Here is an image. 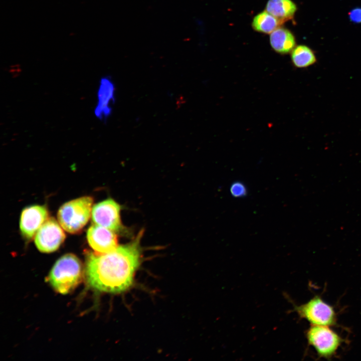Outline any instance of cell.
I'll list each match as a JSON object with an SVG mask.
<instances>
[{
	"label": "cell",
	"mask_w": 361,
	"mask_h": 361,
	"mask_svg": "<svg viewBox=\"0 0 361 361\" xmlns=\"http://www.w3.org/2000/svg\"><path fill=\"white\" fill-rule=\"evenodd\" d=\"M143 231L135 238L106 253H88L85 275L89 286L102 292L120 293L132 285L141 258Z\"/></svg>",
	"instance_id": "obj_1"
},
{
	"label": "cell",
	"mask_w": 361,
	"mask_h": 361,
	"mask_svg": "<svg viewBox=\"0 0 361 361\" xmlns=\"http://www.w3.org/2000/svg\"><path fill=\"white\" fill-rule=\"evenodd\" d=\"M82 269L80 260L75 255L66 254L55 263L48 276V281L58 293L66 294L79 284Z\"/></svg>",
	"instance_id": "obj_2"
},
{
	"label": "cell",
	"mask_w": 361,
	"mask_h": 361,
	"mask_svg": "<svg viewBox=\"0 0 361 361\" xmlns=\"http://www.w3.org/2000/svg\"><path fill=\"white\" fill-rule=\"evenodd\" d=\"M93 200L85 196L69 201L59 209L57 218L63 229L67 232H80L89 221L92 211Z\"/></svg>",
	"instance_id": "obj_3"
},
{
	"label": "cell",
	"mask_w": 361,
	"mask_h": 361,
	"mask_svg": "<svg viewBox=\"0 0 361 361\" xmlns=\"http://www.w3.org/2000/svg\"><path fill=\"white\" fill-rule=\"evenodd\" d=\"M306 337L317 355L320 358L330 359L334 356L344 342L330 326L311 325L306 332Z\"/></svg>",
	"instance_id": "obj_4"
},
{
	"label": "cell",
	"mask_w": 361,
	"mask_h": 361,
	"mask_svg": "<svg viewBox=\"0 0 361 361\" xmlns=\"http://www.w3.org/2000/svg\"><path fill=\"white\" fill-rule=\"evenodd\" d=\"M294 310L301 318L311 325L331 327L337 324V314L334 308L318 295L304 304L295 306Z\"/></svg>",
	"instance_id": "obj_5"
},
{
	"label": "cell",
	"mask_w": 361,
	"mask_h": 361,
	"mask_svg": "<svg viewBox=\"0 0 361 361\" xmlns=\"http://www.w3.org/2000/svg\"><path fill=\"white\" fill-rule=\"evenodd\" d=\"M121 207L112 199L99 202L93 207L92 220L95 225L110 229L114 232L123 230L120 219Z\"/></svg>",
	"instance_id": "obj_6"
},
{
	"label": "cell",
	"mask_w": 361,
	"mask_h": 361,
	"mask_svg": "<svg viewBox=\"0 0 361 361\" xmlns=\"http://www.w3.org/2000/svg\"><path fill=\"white\" fill-rule=\"evenodd\" d=\"M60 225L54 218H50L40 227L34 237L35 245L40 251L51 253L60 247L65 238Z\"/></svg>",
	"instance_id": "obj_7"
},
{
	"label": "cell",
	"mask_w": 361,
	"mask_h": 361,
	"mask_svg": "<svg viewBox=\"0 0 361 361\" xmlns=\"http://www.w3.org/2000/svg\"><path fill=\"white\" fill-rule=\"evenodd\" d=\"M48 211L44 206L33 205L23 210L20 222L21 234L25 239L30 240L47 221Z\"/></svg>",
	"instance_id": "obj_8"
},
{
	"label": "cell",
	"mask_w": 361,
	"mask_h": 361,
	"mask_svg": "<svg viewBox=\"0 0 361 361\" xmlns=\"http://www.w3.org/2000/svg\"><path fill=\"white\" fill-rule=\"evenodd\" d=\"M86 237L89 246L98 253L110 252L118 246L115 232L97 225L89 228Z\"/></svg>",
	"instance_id": "obj_9"
},
{
	"label": "cell",
	"mask_w": 361,
	"mask_h": 361,
	"mask_svg": "<svg viewBox=\"0 0 361 361\" xmlns=\"http://www.w3.org/2000/svg\"><path fill=\"white\" fill-rule=\"evenodd\" d=\"M115 87L109 76L102 78L98 90V102L94 110L96 116L106 121L112 112L111 104L115 101Z\"/></svg>",
	"instance_id": "obj_10"
},
{
	"label": "cell",
	"mask_w": 361,
	"mask_h": 361,
	"mask_svg": "<svg viewBox=\"0 0 361 361\" xmlns=\"http://www.w3.org/2000/svg\"><path fill=\"white\" fill-rule=\"evenodd\" d=\"M270 43L275 52L282 55L291 52L296 44L293 34L289 30L280 27L270 34Z\"/></svg>",
	"instance_id": "obj_11"
},
{
	"label": "cell",
	"mask_w": 361,
	"mask_h": 361,
	"mask_svg": "<svg viewBox=\"0 0 361 361\" xmlns=\"http://www.w3.org/2000/svg\"><path fill=\"white\" fill-rule=\"evenodd\" d=\"M266 11L284 23L291 20L297 11L296 4L292 0H268Z\"/></svg>",
	"instance_id": "obj_12"
},
{
	"label": "cell",
	"mask_w": 361,
	"mask_h": 361,
	"mask_svg": "<svg viewBox=\"0 0 361 361\" xmlns=\"http://www.w3.org/2000/svg\"><path fill=\"white\" fill-rule=\"evenodd\" d=\"M283 23L265 10L253 18L252 27L256 32L269 34Z\"/></svg>",
	"instance_id": "obj_13"
},
{
	"label": "cell",
	"mask_w": 361,
	"mask_h": 361,
	"mask_svg": "<svg viewBox=\"0 0 361 361\" xmlns=\"http://www.w3.org/2000/svg\"><path fill=\"white\" fill-rule=\"evenodd\" d=\"M290 57L293 65L297 68L308 67L317 61L314 51L304 45L296 46L291 52Z\"/></svg>",
	"instance_id": "obj_14"
},
{
	"label": "cell",
	"mask_w": 361,
	"mask_h": 361,
	"mask_svg": "<svg viewBox=\"0 0 361 361\" xmlns=\"http://www.w3.org/2000/svg\"><path fill=\"white\" fill-rule=\"evenodd\" d=\"M230 192L233 197L240 198L246 195L247 190L243 184L239 182H236L231 185Z\"/></svg>",
	"instance_id": "obj_15"
},
{
	"label": "cell",
	"mask_w": 361,
	"mask_h": 361,
	"mask_svg": "<svg viewBox=\"0 0 361 361\" xmlns=\"http://www.w3.org/2000/svg\"><path fill=\"white\" fill-rule=\"evenodd\" d=\"M349 20L355 24L361 23V8L352 9L348 13Z\"/></svg>",
	"instance_id": "obj_16"
}]
</instances>
